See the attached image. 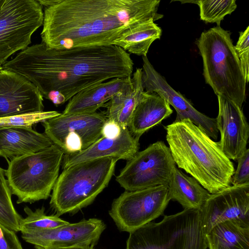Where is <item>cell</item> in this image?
Returning a JSON list of instances; mask_svg holds the SVG:
<instances>
[{
    "label": "cell",
    "mask_w": 249,
    "mask_h": 249,
    "mask_svg": "<svg viewBox=\"0 0 249 249\" xmlns=\"http://www.w3.org/2000/svg\"><path fill=\"white\" fill-rule=\"evenodd\" d=\"M133 65L130 54L117 46L56 49L41 42L20 51L2 68L24 77L57 106L88 88L131 76Z\"/></svg>",
    "instance_id": "cell-1"
},
{
    "label": "cell",
    "mask_w": 249,
    "mask_h": 249,
    "mask_svg": "<svg viewBox=\"0 0 249 249\" xmlns=\"http://www.w3.org/2000/svg\"><path fill=\"white\" fill-rule=\"evenodd\" d=\"M157 0H58L44 8L42 42L51 48L109 46L133 26L163 18Z\"/></svg>",
    "instance_id": "cell-2"
},
{
    "label": "cell",
    "mask_w": 249,
    "mask_h": 249,
    "mask_svg": "<svg viewBox=\"0 0 249 249\" xmlns=\"http://www.w3.org/2000/svg\"><path fill=\"white\" fill-rule=\"evenodd\" d=\"M166 139L176 164L210 194L231 185L233 163L215 142L189 119L165 126Z\"/></svg>",
    "instance_id": "cell-3"
},
{
    "label": "cell",
    "mask_w": 249,
    "mask_h": 249,
    "mask_svg": "<svg viewBox=\"0 0 249 249\" xmlns=\"http://www.w3.org/2000/svg\"><path fill=\"white\" fill-rule=\"evenodd\" d=\"M196 44L202 58L206 83L217 96L242 108L247 82L230 33L217 25L203 32Z\"/></svg>",
    "instance_id": "cell-4"
},
{
    "label": "cell",
    "mask_w": 249,
    "mask_h": 249,
    "mask_svg": "<svg viewBox=\"0 0 249 249\" xmlns=\"http://www.w3.org/2000/svg\"><path fill=\"white\" fill-rule=\"evenodd\" d=\"M117 160L98 159L64 169L51 196L50 204L56 214H73L90 205L108 185Z\"/></svg>",
    "instance_id": "cell-5"
},
{
    "label": "cell",
    "mask_w": 249,
    "mask_h": 249,
    "mask_svg": "<svg viewBox=\"0 0 249 249\" xmlns=\"http://www.w3.org/2000/svg\"><path fill=\"white\" fill-rule=\"evenodd\" d=\"M64 152L53 144L36 153L7 160L5 176L17 203L47 199L59 176Z\"/></svg>",
    "instance_id": "cell-6"
},
{
    "label": "cell",
    "mask_w": 249,
    "mask_h": 249,
    "mask_svg": "<svg viewBox=\"0 0 249 249\" xmlns=\"http://www.w3.org/2000/svg\"><path fill=\"white\" fill-rule=\"evenodd\" d=\"M200 210L184 209L129 233L126 249H207Z\"/></svg>",
    "instance_id": "cell-7"
},
{
    "label": "cell",
    "mask_w": 249,
    "mask_h": 249,
    "mask_svg": "<svg viewBox=\"0 0 249 249\" xmlns=\"http://www.w3.org/2000/svg\"><path fill=\"white\" fill-rule=\"evenodd\" d=\"M43 7L37 0H2L0 4V66L31 43L43 25Z\"/></svg>",
    "instance_id": "cell-8"
},
{
    "label": "cell",
    "mask_w": 249,
    "mask_h": 249,
    "mask_svg": "<svg viewBox=\"0 0 249 249\" xmlns=\"http://www.w3.org/2000/svg\"><path fill=\"white\" fill-rule=\"evenodd\" d=\"M170 200L168 185L125 191L113 200L108 213L120 231L130 233L162 215Z\"/></svg>",
    "instance_id": "cell-9"
},
{
    "label": "cell",
    "mask_w": 249,
    "mask_h": 249,
    "mask_svg": "<svg viewBox=\"0 0 249 249\" xmlns=\"http://www.w3.org/2000/svg\"><path fill=\"white\" fill-rule=\"evenodd\" d=\"M176 167L169 147L158 141L127 160L116 180L128 191L168 185Z\"/></svg>",
    "instance_id": "cell-10"
},
{
    "label": "cell",
    "mask_w": 249,
    "mask_h": 249,
    "mask_svg": "<svg viewBox=\"0 0 249 249\" xmlns=\"http://www.w3.org/2000/svg\"><path fill=\"white\" fill-rule=\"evenodd\" d=\"M105 112L63 114L42 122L44 133L64 154L85 150L102 137Z\"/></svg>",
    "instance_id": "cell-11"
},
{
    "label": "cell",
    "mask_w": 249,
    "mask_h": 249,
    "mask_svg": "<svg viewBox=\"0 0 249 249\" xmlns=\"http://www.w3.org/2000/svg\"><path fill=\"white\" fill-rule=\"evenodd\" d=\"M106 225L101 219L91 218L53 229L20 231L22 239L36 249L75 246L95 247Z\"/></svg>",
    "instance_id": "cell-12"
},
{
    "label": "cell",
    "mask_w": 249,
    "mask_h": 249,
    "mask_svg": "<svg viewBox=\"0 0 249 249\" xmlns=\"http://www.w3.org/2000/svg\"><path fill=\"white\" fill-rule=\"evenodd\" d=\"M200 211L205 234L215 225L226 221L249 228V183L230 185L211 194Z\"/></svg>",
    "instance_id": "cell-13"
},
{
    "label": "cell",
    "mask_w": 249,
    "mask_h": 249,
    "mask_svg": "<svg viewBox=\"0 0 249 249\" xmlns=\"http://www.w3.org/2000/svg\"><path fill=\"white\" fill-rule=\"evenodd\" d=\"M142 84L144 91L157 93L171 105L177 112L175 121L189 119L212 139L216 140L219 131L216 119L198 111L190 102L173 89L154 69L146 56H142Z\"/></svg>",
    "instance_id": "cell-14"
},
{
    "label": "cell",
    "mask_w": 249,
    "mask_h": 249,
    "mask_svg": "<svg viewBox=\"0 0 249 249\" xmlns=\"http://www.w3.org/2000/svg\"><path fill=\"white\" fill-rule=\"evenodd\" d=\"M43 97L38 89L21 75L0 70V118L43 111Z\"/></svg>",
    "instance_id": "cell-15"
},
{
    "label": "cell",
    "mask_w": 249,
    "mask_h": 249,
    "mask_svg": "<svg viewBox=\"0 0 249 249\" xmlns=\"http://www.w3.org/2000/svg\"><path fill=\"white\" fill-rule=\"evenodd\" d=\"M217 96L219 109L215 119L220 133L217 143L230 160H236L247 149L249 126L242 108L226 98Z\"/></svg>",
    "instance_id": "cell-16"
},
{
    "label": "cell",
    "mask_w": 249,
    "mask_h": 249,
    "mask_svg": "<svg viewBox=\"0 0 249 249\" xmlns=\"http://www.w3.org/2000/svg\"><path fill=\"white\" fill-rule=\"evenodd\" d=\"M139 149V138L133 136L128 127H125L122 128L117 138L110 139L102 136L84 150L64 154L62 168L83 161L105 158L128 160L138 152Z\"/></svg>",
    "instance_id": "cell-17"
},
{
    "label": "cell",
    "mask_w": 249,
    "mask_h": 249,
    "mask_svg": "<svg viewBox=\"0 0 249 249\" xmlns=\"http://www.w3.org/2000/svg\"><path fill=\"white\" fill-rule=\"evenodd\" d=\"M132 77L113 78L79 92L67 104L63 114L96 112L115 94L132 86Z\"/></svg>",
    "instance_id": "cell-18"
},
{
    "label": "cell",
    "mask_w": 249,
    "mask_h": 249,
    "mask_svg": "<svg viewBox=\"0 0 249 249\" xmlns=\"http://www.w3.org/2000/svg\"><path fill=\"white\" fill-rule=\"evenodd\" d=\"M53 144L45 133L30 127L0 128V156L7 160L44 150Z\"/></svg>",
    "instance_id": "cell-19"
},
{
    "label": "cell",
    "mask_w": 249,
    "mask_h": 249,
    "mask_svg": "<svg viewBox=\"0 0 249 249\" xmlns=\"http://www.w3.org/2000/svg\"><path fill=\"white\" fill-rule=\"evenodd\" d=\"M172 113L170 105L161 96L144 91L133 113L129 130L133 136L140 139L144 133Z\"/></svg>",
    "instance_id": "cell-20"
},
{
    "label": "cell",
    "mask_w": 249,
    "mask_h": 249,
    "mask_svg": "<svg viewBox=\"0 0 249 249\" xmlns=\"http://www.w3.org/2000/svg\"><path fill=\"white\" fill-rule=\"evenodd\" d=\"M132 82L129 89L114 95L103 107L107 108V119L116 122L122 128L128 127L133 113L144 92L142 69H136Z\"/></svg>",
    "instance_id": "cell-21"
},
{
    "label": "cell",
    "mask_w": 249,
    "mask_h": 249,
    "mask_svg": "<svg viewBox=\"0 0 249 249\" xmlns=\"http://www.w3.org/2000/svg\"><path fill=\"white\" fill-rule=\"evenodd\" d=\"M170 199L186 209L200 210L211 194L194 178L176 167L168 185Z\"/></svg>",
    "instance_id": "cell-22"
},
{
    "label": "cell",
    "mask_w": 249,
    "mask_h": 249,
    "mask_svg": "<svg viewBox=\"0 0 249 249\" xmlns=\"http://www.w3.org/2000/svg\"><path fill=\"white\" fill-rule=\"evenodd\" d=\"M161 29L152 19L137 24L114 40L112 45L131 53L146 56L152 43L161 36Z\"/></svg>",
    "instance_id": "cell-23"
},
{
    "label": "cell",
    "mask_w": 249,
    "mask_h": 249,
    "mask_svg": "<svg viewBox=\"0 0 249 249\" xmlns=\"http://www.w3.org/2000/svg\"><path fill=\"white\" fill-rule=\"evenodd\" d=\"M206 238L209 249H249V228L232 221L216 224Z\"/></svg>",
    "instance_id": "cell-24"
},
{
    "label": "cell",
    "mask_w": 249,
    "mask_h": 249,
    "mask_svg": "<svg viewBox=\"0 0 249 249\" xmlns=\"http://www.w3.org/2000/svg\"><path fill=\"white\" fill-rule=\"evenodd\" d=\"M5 176L4 170L0 167V224L18 232L22 217L13 205L12 194Z\"/></svg>",
    "instance_id": "cell-25"
},
{
    "label": "cell",
    "mask_w": 249,
    "mask_h": 249,
    "mask_svg": "<svg viewBox=\"0 0 249 249\" xmlns=\"http://www.w3.org/2000/svg\"><path fill=\"white\" fill-rule=\"evenodd\" d=\"M24 211L26 214L19 222V231L25 230H37L53 229L69 224L57 214L47 215L45 213V208L36 209L35 211L29 207L25 206Z\"/></svg>",
    "instance_id": "cell-26"
},
{
    "label": "cell",
    "mask_w": 249,
    "mask_h": 249,
    "mask_svg": "<svg viewBox=\"0 0 249 249\" xmlns=\"http://www.w3.org/2000/svg\"><path fill=\"white\" fill-rule=\"evenodd\" d=\"M199 7L200 18L206 23L220 25L224 17L231 14L236 8L234 0H201L193 1Z\"/></svg>",
    "instance_id": "cell-27"
},
{
    "label": "cell",
    "mask_w": 249,
    "mask_h": 249,
    "mask_svg": "<svg viewBox=\"0 0 249 249\" xmlns=\"http://www.w3.org/2000/svg\"><path fill=\"white\" fill-rule=\"evenodd\" d=\"M56 111H42L18 114L0 118V128L22 127L32 128L33 125L42 123L59 115Z\"/></svg>",
    "instance_id": "cell-28"
},
{
    "label": "cell",
    "mask_w": 249,
    "mask_h": 249,
    "mask_svg": "<svg viewBox=\"0 0 249 249\" xmlns=\"http://www.w3.org/2000/svg\"><path fill=\"white\" fill-rule=\"evenodd\" d=\"M234 49L240 60L246 82L249 81V26L239 33Z\"/></svg>",
    "instance_id": "cell-29"
},
{
    "label": "cell",
    "mask_w": 249,
    "mask_h": 249,
    "mask_svg": "<svg viewBox=\"0 0 249 249\" xmlns=\"http://www.w3.org/2000/svg\"><path fill=\"white\" fill-rule=\"evenodd\" d=\"M236 160L237 167L232 177L231 184L238 186L249 183V149L247 148Z\"/></svg>",
    "instance_id": "cell-30"
},
{
    "label": "cell",
    "mask_w": 249,
    "mask_h": 249,
    "mask_svg": "<svg viewBox=\"0 0 249 249\" xmlns=\"http://www.w3.org/2000/svg\"><path fill=\"white\" fill-rule=\"evenodd\" d=\"M0 249H23L16 232L0 224Z\"/></svg>",
    "instance_id": "cell-31"
},
{
    "label": "cell",
    "mask_w": 249,
    "mask_h": 249,
    "mask_svg": "<svg viewBox=\"0 0 249 249\" xmlns=\"http://www.w3.org/2000/svg\"><path fill=\"white\" fill-rule=\"evenodd\" d=\"M122 128L116 122L108 119L102 128V136L110 139L117 138L122 132Z\"/></svg>",
    "instance_id": "cell-32"
},
{
    "label": "cell",
    "mask_w": 249,
    "mask_h": 249,
    "mask_svg": "<svg viewBox=\"0 0 249 249\" xmlns=\"http://www.w3.org/2000/svg\"><path fill=\"white\" fill-rule=\"evenodd\" d=\"M95 247L90 246H75L67 248H53L50 249H95Z\"/></svg>",
    "instance_id": "cell-33"
},
{
    "label": "cell",
    "mask_w": 249,
    "mask_h": 249,
    "mask_svg": "<svg viewBox=\"0 0 249 249\" xmlns=\"http://www.w3.org/2000/svg\"><path fill=\"white\" fill-rule=\"evenodd\" d=\"M2 0H0V3H1V2Z\"/></svg>",
    "instance_id": "cell-34"
},
{
    "label": "cell",
    "mask_w": 249,
    "mask_h": 249,
    "mask_svg": "<svg viewBox=\"0 0 249 249\" xmlns=\"http://www.w3.org/2000/svg\"><path fill=\"white\" fill-rule=\"evenodd\" d=\"M2 68V67L1 66H0V69Z\"/></svg>",
    "instance_id": "cell-35"
},
{
    "label": "cell",
    "mask_w": 249,
    "mask_h": 249,
    "mask_svg": "<svg viewBox=\"0 0 249 249\" xmlns=\"http://www.w3.org/2000/svg\"><path fill=\"white\" fill-rule=\"evenodd\" d=\"M2 68H1V69H2ZM1 69H0V70Z\"/></svg>",
    "instance_id": "cell-36"
}]
</instances>
